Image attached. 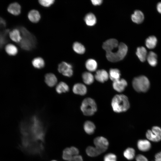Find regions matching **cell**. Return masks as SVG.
<instances>
[{"label": "cell", "mask_w": 161, "mask_h": 161, "mask_svg": "<svg viewBox=\"0 0 161 161\" xmlns=\"http://www.w3.org/2000/svg\"><path fill=\"white\" fill-rule=\"evenodd\" d=\"M116 155L113 153H109L106 154L104 157V161H117Z\"/></svg>", "instance_id": "836d02e7"}, {"label": "cell", "mask_w": 161, "mask_h": 161, "mask_svg": "<svg viewBox=\"0 0 161 161\" xmlns=\"http://www.w3.org/2000/svg\"><path fill=\"white\" fill-rule=\"evenodd\" d=\"M155 159L161 157V151L157 153L155 156Z\"/></svg>", "instance_id": "b9f144b4"}, {"label": "cell", "mask_w": 161, "mask_h": 161, "mask_svg": "<svg viewBox=\"0 0 161 161\" xmlns=\"http://www.w3.org/2000/svg\"><path fill=\"white\" fill-rule=\"evenodd\" d=\"M86 152L88 155L91 157H96L100 154L95 147L92 146H89L86 148Z\"/></svg>", "instance_id": "f546056e"}, {"label": "cell", "mask_w": 161, "mask_h": 161, "mask_svg": "<svg viewBox=\"0 0 161 161\" xmlns=\"http://www.w3.org/2000/svg\"><path fill=\"white\" fill-rule=\"evenodd\" d=\"M97 63L96 61L92 59L87 60L85 63V66L89 71L94 72L97 68Z\"/></svg>", "instance_id": "7402d4cb"}, {"label": "cell", "mask_w": 161, "mask_h": 161, "mask_svg": "<svg viewBox=\"0 0 161 161\" xmlns=\"http://www.w3.org/2000/svg\"><path fill=\"white\" fill-rule=\"evenodd\" d=\"M51 161H57L55 160H52Z\"/></svg>", "instance_id": "ee69618b"}, {"label": "cell", "mask_w": 161, "mask_h": 161, "mask_svg": "<svg viewBox=\"0 0 161 161\" xmlns=\"http://www.w3.org/2000/svg\"><path fill=\"white\" fill-rule=\"evenodd\" d=\"M69 90V88L68 86L63 82L59 83L56 88V91L59 94L68 92Z\"/></svg>", "instance_id": "4316f807"}, {"label": "cell", "mask_w": 161, "mask_h": 161, "mask_svg": "<svg viewBox=\"0 0 161 161\" xmlns=\"http://www.w3.org/2000/svg\"><path fill=\"white\" fill-rule=\"evenodd\" d=\"M32 64L35 68L40 69L44 66L45 62L42 58L40 57H38L33 59L32 61Z\"/></svg>", "instance_id": "484cf974"}, {"label": "cell", "mask_w": 161, "mask_h": 161, "mask_svg": "<svg viewBox=\"0 0 161 161\" xmlns=\"http://www.w3.org/2000/svg\"><path fill=\"white\" fill-rule=\"evenodd\" d=\"M9 35L11 40L16 43L20 42L22 39L20 32L17 29H14L11 31Z\"/></svg>", "instance_id": "ffe728a7"}, {"label": "cell", "mask_w": 161, "mask_h": 161, "mask_svg": "<svg viewBox=\"0 0 161 161\" xmlns=\"http://www.w3.org/2000/svg\"><path fill=\"white\" fill-rule=\"evenodd\" d=\"M45 81L48 86L53 87L56 84L57 82V79L56 77L54 74L49 73L45 75Z\"/></svg>", "instance_id": "9a60e30c"}, {"label": "cell", "mask_w": 161, "mask_h": 161, "mask_svg": "<svg viewBox=\"0 0 161 161\" xmlns=\"http://www.w3.org/2000/svg\"><path fill=\"white\" fill-rule=\"evenodd\" d=\"M109 75L111 80L113 82L120 79L121 74L118 69L112 68L109 70Z\"/></svg>", "instance_id": "603a6c76"}, {"label": "cell", "mask_w": 161, "mask_h": 161, "mask_svg": "<svg viewBox=\"0 0 161 161\" xmlns=\"http://www.w3.org/2000/svg\"><path fill=\"white\" fill-rule=\"evenodd\" d=\"M128 49V47L125 44L120 43L117 51L106 52V57L108 61L111 62L120 61L125 57Z\"/></svg>", "instance_id": "7a4b0ae2"}, {"label": "cell", "mask_w": 161, "mask_h": 161, "mask_svg": "<svg viewBox=\"0 0 161 161\" xmlns=\"http://www.w3.org/2000/svg\"><path fill=\"white\" fill-rule=\"evenodd\" d=\"M119 44L117 40L114 38H111L104 42L102 47L106 52L112 51L118 47Z\"/></svg>", "instance_id": "ba28073f"}, {"label": "cell", "mask_w": 161, "mask_h": 161, "mask_svg": "<svg viewBox=\"0 0 161 161\" xmlns=\"http://www.w3.org/2000/svg\"><path fill=\"white\" fill-rule=\"evenodd\" d=\"M21 32L23 36L20 41L21 47L25 50H30L35 45V37L30 32L24 27L21 28Z\"/></svg>", "instance_id": "277c9868"}, {"label": "cell", "mask_w": 161, "mask_h": 161, "mask_svg": "<svg viewBox=\"0 0 161 161\" xmlns=\"http://www.w3.org/2000/svg\"><path fill=\"white\" fill-rule=\"evenodd\" d=\"M28 17L30 21L35 23L39 21L41 18V16L38 11L35 10H32L29 12Z\"/></svg>", "instance_id": "2e32d148"}, {"label": "cell", "mask_w": 161, "mask_h": 161, "mask_svg": "<svg viewBox=\"0 0 161 161\" xmlns=\"http://www.w3.org/2000/svg\"><path fill=\"white\" fill-rule=\"evenodd\" d=\"M157 42V38L154 36H151L147 38L145 44L146 47L148 49H152L155 47Z\"/></svg>", "instance_id": "cb8c5ba5"}, {"label": "cell", "mask_w": 161, "mask_h": 161, "mask_svg": "<svg viewBox=\"0 0 161 161\" xmlns=\"http://www.w3.org/2000/svg\"><path fill=\"white\" fill-rule=\"evenodd\" d=\"M155 161H161V157L155 159Z\"/></svg>", "instance_id": "7bdbcfd3"}, {"label": "cell", "mask_w": 161, "mask_h": 161, "mask_svg": "<svg viewBox=\"0 0 161 161\" xmlns=\"http://www.w3.org/2000/svg\"><path fill=\"white\" fill-rule=\"evenodd\" d=\"M132 85L133 88L137 92H145L149 89L150 82L147 77L141 75L134 78Z\"/></svg>", "instance_id": "3957f363"}, {"label": "cell", "mask_w": 161, "mask_h": 161, "mask_svg": "<svg viewBox=\"0 0 161 161\" xmlns=\"http://www.w3.org/2000/svg\"><path fill=\"white\" fill-rule=\"evenodd\" d=\"M147 59L148 62L151 66H155L157 64V56L154 52L151 51L147 55Z\"/></svg>", "instance_id": "44dd1931"}, {"label": "cell", "mask_w": 161, "mask_h": 161, "mask_svg": "<svg viewBox=\"0 0 161 161\" xmlns=\"http://www.w3.org/2000/svg\"><path fill=\"white\" fill-rule=\"evenodd\" d=\"M131 19L133 22L137 24H140L144 20V16L141 11L136 10L131 16Z\"/></svg>", "instance_id": "5bb4252c"}, {"label": "cell", "mask_w": 161, "mask_h": 161, "mask_svg": "<svg viewBox=\"0 0 161 161\" xmlns=\"http://www.w3.org/2000/svg\"><path fill=\"white\" fill-rule=\"evenodd\" d=\"M146 136L148 139L153 142H158L161 140L150 130L147 131Z\"/></svg>", "instance_id": "1f68e13d"}, {"label": "cell", "mask_w": 161, "mask_h": 161, "mask_svg": "<svg viewBox=\"0 0 161 161\" xmlns=\"http://www.w3.org/2000/svg\"><path fill=\"white\" fill-rule=\"evenodd\" d=\"M91 2L94 5H100L102 3V0H92Z\"/></svg>", "instance_id": "ab89813d"}, {"label": "cell", "mask_w": 161, "mask_h": 161, "mask_svg": "<svg viewBox=\"0 0 161 161\" xmlns=\"http://www.w3.org/2000/svg\"><path fill=\"white\" fill-rule=\"evenodd\" d=\"M136 161H148L147 158L142 154H138L136 157Z\"/></svg>", "instance_id": "8d00e7d4"}, {"label": "cell", "mask_w": 161, "mask_h": 161, "mask_svg": "<svg viewBox=\"0 0 161 161\" xmlns=\"http://www.w3.org/2000/svg\"><path fill=\"white\" fill-rule=\"evenodd\" d=\"M83 128L87 134H92L94 132L95 126L92 122L90 121H87L84 124Z\"/></svg>", "instance_id": "d6986e66"}, {"label": "cell", "mask_w": 161, "mask_h": 161, "mask_svg": "<svg viewBox=\"0 0 161 161\" xmlns=\"http://www.w3.org/2000/svg\"><path fill=\"white\" fill-rule=\"evenodd\" d=\"M72 48L74 51L78 54H83L85 51V49L84 46L78 42H75L73 43Z\"/></svg>", "instance_id": "83f0119b"}, {"label": "cell", "mask_w": 161, "mask_h": 161, "mask_svg": "<svg viewBox=\"0 0 161 161\" xmlns=\"http://www.w3.org/2000/svg\"><path fill=\"white\" fill-rule=\"evenodd\" d=\"M151 130L153 133L161 140V128L158 126H154Z\"/></svg>", "instance_id": "d590c367"}, {"label": "cell", "mask_w": 161, "mask_h": 161, "mask_svg": "<svg viewBox=\"0 0 161 161\" xmlns=\"http://www.w3.org/2000/svg\"><path fill=\"white\" fill-rule=\"evenodd\" d=\"M127 86L126 81L124 79H119L113 82L112 86L114 89L118 92L123 91Z\"/></svg>", "instance_id": "9c48e42d"}, {"label": "cell", "mask_w": 161, "mask_h": 161, "mask_svg": "<svg viewBox=\"0 0 161 161\" xmlns=\"http://www.w3.org/2000/svg\"><path fill=\"white\" fill-rule=\"evenodd\" d=\"M83 82L87 85L92 84L94 81V77L92 74L89 72H85L82 75Z\"/></svg>", "instance_id": "d4e9b609"}, {"label": "cell", "mask_w": 161, "mask_h": 161, "mask_svg": "<svg viewBox=\"0 0 161 161\" xmlns=\"http://www.w3.org/2000/svg\"><path fill=\"white\" fill-rule=\"evenodd\" d=\"M94 144L100 154L105 151L107 149L109 143L107 139L103 137H98L94 140Z\"/></svg>", "instance_id": "8992f818"}, {"label": "cell", "mask_w": 161, "mask_h": 161, "mask_svg": "<svg viewBox=\"0 0 161 161\" xmlns=\"http://www.w3.org/2000/svg\"><path fill=\"white\" fill-rule=\"evenodd\" d=\"M58 70L60 73L65 76L70 77L73 75L72 66L65 62H62L59 64Z\"/></svg>", "instance_id": "52a82bcc"}, {"label": "cell", "mask_w": 161, "mask_h": 161, "mask_svg": "<svg viewBox=\"0 0 161 161\" xmlns=\"http://www.w3.org/2000/svg\"><path fill=\"white\" fill-rule=\"evenodd\" d=\"M72 155L69 148H66L64 150L62 157L64 160L67 161H72L73 157Z\"/></svg>", "instance_id": "d6a6232c"}, {"label": "cell", "mask_w": 161, "mask_h": 161, "mask_svg": "<svg viewBox=\"0 0 161 161\" xmlns=\"http://www.w3.org/2000/svg\"><path fill=\"white\" fill-rule=\"evenodd\" d=\"M157 9L158 11L161 14V2L158 3L157 5Z\"/></svg>", "instance_id": "60d3db41"}, {"label": "cell", "mask_w": 161, "mask_h": 161, "mask_svg": "<svg viewBox=\"0 0 161 161\" xmlns=\"http://www.w3.org/2000/svg\"><path fill=\"white\" fill-rule=\"evenodd\" d=\"M72 161H83V159L81 156L78 155L73 156Z\"/></svg>", "instance_id": "f35d334b"}, {"label": "cell", "mask_w": 161, "mask_h": 161, "mask_svg": "<svg viewBox=\"0 0 161 161\" xmlns=\"http://www.w3.org/2000/svg\"><path fill=\"white\" fill-rule=\"evenodd\" d=\"M7 10L11 14L17 16L19 15L21 11V7L17 2L11 4L8 7Z\"/></svg>", "instance_id": "4fadbf2b"}, {"label": "cell", "mask_w": 161, "mask_h": 161, "mask_svg": "<svg viewBox=\"0 0 161 161\" xmlns=\"http://www.w3.org/2000/svg\"><path fill=\"white\" fill-rule=\"evenodd\" d=\"M139 149L142 151H146L150 150L151 145L150 142L146 140H140L137 143Z\"/></svg>", "instance_id": "7c38bea8"}, {"label": "cell", "mask_w": 161, "mask_h": 161, "mask_svg": "<svg viewBox=\"0 0 161 161\" xmlns=\"http://www.w3.org/2000/svg\"><path fill=\"white\" fill-rule=\"evenodd\" d=\"M84 20L86 24L90 26L95 25L97 21L95 16L91 13H89L86 15L84 17Z\"/></svg>", "instance_id": "ac0fdd59"}, {"label": "cell", "mask_w": 161, "mask_h": 161, "mask_svg": "<svg viewBox=\"0 0 161 161\" xmlns=\"http://www.w3.org/2000/svg\"><path fill=\"white\" fill-rule=\"evenodd\" d=\"M136 54L142 62L145 61L147 58V52L145 48L143 47H138L137 48Z\"/></svg>", "instance_id": "e0dca14e"}, {"label": "cell", "mask_w": 161, "mask_h": 161, "mask_svg": "<svg viewBox=\"0 0 161 161\" xmlns=\"http://www.w3.org/2000/svg\"><path fill=\"white\" fill-rule=\"evenodd\" d=\"M109 77V74L107 71L104 69H100L97 70L95 75V78L97 81L104 83L106 81Z\"/></svg>", "instance_id": "30bf717a"}, {"label": "cell", "mask_w": 161, "mask_h": 161, "mask_svg": "<svg viewBox=\"0 0 161 161\" xmlns=\"http://www.w3.org/2000/svg\"><path fill=\"white\" fill-rule=\"evenodd\" d=\"M135 154V150L132 148H128L123 152V155L127 160H131L134 157Z\"/></svg>", "instance_id": "4dcf8cb0"}, {"label": "cell", "mask_w": 161, "mask_h": 161, "mask_svg": "<svg viewBox=\"0 0 161 161\" xmlns=\"http://www.w3.org/2000/svg\"><path fill=\"white\" fill-rule=\"evenodd\" d=\"M72 91L76 94L83 95L86 94L87 90L86 87L83 84L77 83L73 86Z\"/></svg>", "instance_id": "8fae6325"}, {"label": "cell", "mask_w": 161, "mask_h": 161, "mask_svg": "<svg viewBox=\"0 0 161 161\" xmlns=\"http://www.w3.org/2000/svg\"><path fill=\"white\" fill-rule=\"evenodd\" d=\"M111 105L114 111L117 113L126 112L130 107L128 97L123 94L115 95L112 99Z\"/></svg>", "instance_id": "6da1fadb"}, {"label": "cell", "mask_w": 161, "mask_h": 161, "mask_svg": "<svg viewBox=\"0 0 161 161\" xmlns=\"http://www.w3.org/2000/svg\"><path fill=\"white\" fill-rule=\"evenodd\" d=\"M80 109L83 114L86 116L93 115L97 110V106L95 101L90 98H86L82 101Z\"/></svg>", "instance_id": "5b68a950"}, {"label": "cell", "mask_w": 161, "mask_h": 161, "mask_svg": "<svg viewBox=\"0 0 161 161\" xmlns=\"http://www.w3.org/2000/svg\"><path fill=\"white\" fill-rule=\"evenodd\" d=\"M72 155H78L79 153V151L78 149L75 147H71L69 148Z\"/></svg>", "instance_id": "74e56055"}, {"label": "cell", "mask_w": 161, "mask_h": 161, "mask_svg": "<svg viewBox=\"0 0 161 161\" xmlns=\"http://www.w3.org/2000/svg\"><path fill=\"white\" fill-rule=\"evenodd\" d=\"M54 0H40L38 1L39 4L44 7H49L54 2Z\"/></svg>", "instance_id": "e575fe53"}, {"label": "cell", "mask_w": 161, "mask_h": 161, "mask_svg": "<svg viewBox=\"0 0 161 161\" xmlns=\"http://www.w3.org/2000/svg\"><path fill=\"white\" fill-rule=\"evenodd\" d=\"M7 53L10 55H15L18 53L17 47L14 45L9 44L7 45L5 48Z\"/></svg>", "instance_id": "f1b7e54d"}]
</instances>
